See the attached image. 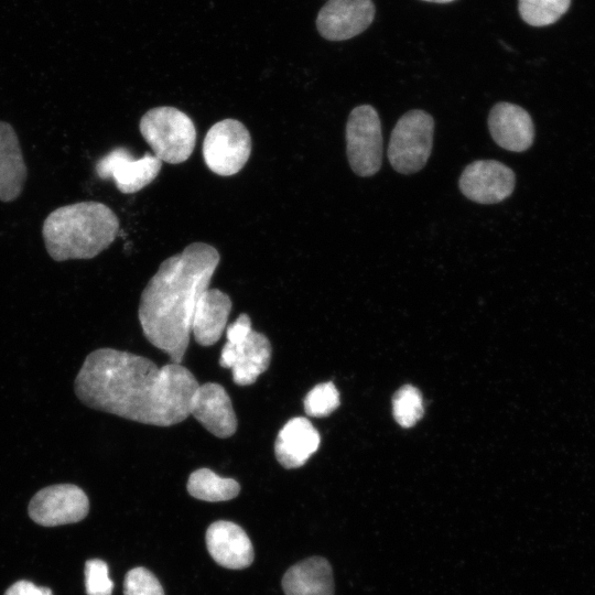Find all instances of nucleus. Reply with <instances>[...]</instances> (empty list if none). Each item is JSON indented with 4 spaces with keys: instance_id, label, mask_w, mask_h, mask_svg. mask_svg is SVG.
Instances as JSON below:
<instances>
[{
    "instance_id": "obj_1",
    "label": "nucleus",
    "mask_w": 595,
    "mask_h": 595,
    "mask_svg": "<svg viewBox=\"0 0 595 595\" xmlns=\"http://www.w3.org/2000/svg\"><path fill=\"white\" fill-rule=\"evenodd\" d=\"M198 385L182 364L159 367L143 356L107 347L86 356L74 391L82 403L94 410L170 426L188 418Z\"/></svg>"
},
{
    "instance_id": "obj_2",
    "label": "nucleus",
    "mask_w": 595,
    "mask_h": 595,
    "mask_svg": "<svg viewBox=\"0 0 595 595\" xmlns=\"http://www.w3.org/2000/svg\"><path fill=\"white\" fill-rule=\"evenodd\" d=\"M219 260L215 247L192 242L165 259L141 293L138 317L143 335L169 355L171 363L183 360L195 306L208 289Z\"/></svg>"
},
{
    "instance_id": "obj_3",
    "label": "nucleus",
    "mask_w": 595,
    "mask_h": 595,
    "mask_svg": "<svg viewBox=\"0 0 595 595\" xmlns=\"http://www.w3.org/2000/svg\"><path fill=\"white\" fill-rule=\"evenodd\" d=\"M119 227L110 207L86 201L50 213L43 221L42 236L48 256L55 261L91 259L113 242Z\"/></svg>"
},
{
    "instance_id": "obj_4",
    "label": "nucleus",
    "mask_w": 595,
    "mask_h": 595,
    "mask_svg": "<svg viewBox=\"0 0 595 595\" xmlns=\"http://www.w3.org/2000/svg\"><path fill=\"white\" fill-rule=\"evenodd\" d=\"M139 130L153 154L162 162L183 163L194 151L195 125L177 108L161 106L149 109L140 119Z\"/></svg>"
},
{
    "instance_id": "obj_5",
    "label": "nucleus",
    "mask_w": 595,
    "mask_h": 595,
    "mask_svg": "<svg viewBox=\"0 0 595 595\" xmlns=\"http://www.w3.org/2000/svg\"><path fill=\"white\" fill-rule=\"evenodd\" d=\"M433 117L421 109L405 112L391 131L388 160L394 171L413 174L422 170L432 151Z\"/></svg>"
},
{
    "instance_id": "obj_6",
    "label": "nucleus",
    "mask_w": 595,
    "mask_h": 595,
    "mask_svg": "<svg viewBox=\"0 0 595 595\" xmlns=\"http://www.w3.org/2000/svg\"><path fill=\"white\" fill-rule=\"evenodd\" d=\"M346 153L355 174H376L382 163V132L377 110L370 105L355 107L346 123Z\"/></svg>"
},
{
    "instance_id": "obj_7",
    "label": "nucleus",
    "mask_w": 595,
    "mask_h": 595,
    "mask_svg": "<svg viewBox=\"0 0 595 595\" xmlns=\"http://www.w3.org/2000/svg\"><path fill=\"white\" fill-rule=\"evenodd\" d=\"M251 136L239 120L227 118L214 123L203 141V159L207 167L217 175L237 174L251 153Z\"/></svg>"
},
{
    "instance_id": "obj_8",
    "label": "nucleus",
    "mask_w": 595,
    "mask_h": 595,
    "mask_svg": "<svg viewBox=\"0 0 595 595\" xmlns=\"http://www.w3.org/2000/svg\"><path fill=\"white\" fill-rule=\"evenodd\" d=\"M88 511L87 495L74 484H56L40 489L28 508L30 518L44 527L78 522Z\"/></svg>"
},
{
    "instance_id": "obj_9",
    "label": "nucleus",
    "mask_w": 595,
    "mask_h": 595,
    "mask_svg": "<svg viewBox=\"0 0 595 595\" xmlns=\"http://www.w3.org/2000/svg\"><path fill=\"white\" fill-rule=\"evenodd\" d=\"M161 167L162 161L154 154L136 159L127 148L117 147L96 162L95 171L99 178L113 180L119 192L133 194L152 183Z\"/></svg>"
},
{
    "instance_id": "obj_10",
    "label": "nucleus",
    "mask_w": 595,
    "mask_h": 595,
    "mask_svg": "<svg viewBox=\"0 0 595 595\" xmlns=\"http://www.w3.org/2000/svg\"><path fill=\"white\" fill-rule=\"evenodd\" d=\"M516 175L496 160H477L462 172L458 187L462 194L478 204H497L508 198L515 188Z\"/></svg>"
},
{
    "instance_id": "obj_11",
    "label": "nucleus",
    "mask_w": 595,
    "mask_h": 595,
    "mask_svg": "<svg viewBox=\"0 0 595 595\" xmlns=\"http://www.w3.org/2000/svg\"><path fill=\"white\" fill-rule=\"evenodd\" d=\"M375 18L371 0H329L320 10L316 26L329 41H343L364 32Z\"/></svg>"
},
{
    "instance_id": "obj_12",
    "label": "nucleus",
    "mask_w": 595,
    "mask_h": 595,
    "mask_svg": "<svg viewBox=\"0 0 595 595\" xmlns=\"http://www.w3.org/2000/svg\"><path fill=\"white\" fill-rule=\"evenodd\" d=\"M193 415L213 435L226 439L237 431V416L231 400L216 382L198 385L190 403Z\"/></svg>"
},
{
    "instance_id": "obj_13",
    "label": "nucleus",
    "mask_w": 595,
    "mask_h": 595,
    "mask_svg": "<svg viewBox=\"0 0 595 595\" xmlns=\"http://www.w3.org/2000/svg\"><path fill=\"white\" fill-rule=\"evenodd\" d=\"M487 123L493 140L505 150L523 152L533 143V121L518 105L497 102L488 115Z\"/></svg>"
},
{
    "instance_id": "obj_14",
    "label": "nucleus",
    "mask_w": 595,
    "mask_h": 595,
    "mask_svg": "<svg viewBox=\"0 0 595 595\" xmlns=\"http://www.w3.org/2000/svg\"><path fill=\"white\" fill-rule=\"evenodd\" d=\"M205 539L210 556L226 569H245L253 561V547L249 537L240 526L231 521L213 522Z\"/></svg>"
},
{
    "instance_id": "obj_15",
    "label": "nucleus",
    "mask_w": 595,
    "mask_h": 595,
    "mask_svg": "<svg viewBox=\"0 0 595 595\" xmlns=\"http://www.w3.org/2000/svg\"><path fill=\"white\" fill-rule=\"evenodd\" d=\"M320 446V434L313 424L302 416L289 420L279 431L274 442V455L284 468L303 466Z\"/></svg>"
},
{
    "instance_id": "obj_16",
    "label": "nucleus",
    "mask_w": 595,
    "mask_h": 595,
    "mask_svg": "<svg viewBox=\"0 0 595 595\" xmlns=\"http://www.w3.org/2000/svg\"><path fill=\"white\" fill-rule=\"evenodd\" d=\"M231 311L228 294L218 289H207L197 301L192 318L191 333L201 346H212L226 331Z\"/></svg>"
},
{
    "instance_id": "obj_17",
    "label": "nucleus",
    "mask_w": 595,
    "mask_h": 595,
    "mask_svg": "<svg viewBox=\"0 0 595 595\" xmlns=\"http://www.w3.org/2000/svg\"><path fill=\"white\" fill-rule=\"evenodd\" d=\"M28 176V169L13 127L0 121V201L17 199Z\"/></svg>"
},
{
    "instance_id": "obj_18",
    "label": "nucleus",
    "mask_w": 595,
    "mask_h": 595,
    "mask_svg": "<svg viewBox=\"0 0 595 595\" xmlns=\"http://www.w3.org/2000/svg\"><path fill=\"white\" fill-rule=\"evenodd\" d=\"M282 588L285 595H334L332 566L321 556L299 562L283 575Z\"/></svg>"
},
{
    "instance_id": "obj_19",
    "label": "nucleus",
    "mask_w": 595,
    "mask_h": 595,
    "mask_svg": "<svg viewBox=\"0 0 595 595\" xmlns=\"http://www.w3.org/2000/svg\"><path fill=\"white\" fill-rule=\"evenodd\" d=\"M234 347L236 361L231 368L232 380L238 386L252 385L270 366V340L262 333L252 329L242 344Z\"/></svg>"
},
{
    "instance_id": "obj_20",
    "label": "nucleus",
    "mask_w": 595,
    "mask_h": 595,
    "mask_svg": "<svg viewBox=\"0 0 595 595\" xmlns=\"http://www.w3.org/2000/svg\"><path fill=\"white\" fill-rule=\"evenodd\" d=\"M187 491L204 501H226L240 493V485L232 478L218 476L209 468L194 470L187 480Z\"/></svg>"
},
{
    "instance_id": "obj_21",
    "label": "nucleus",
    "mask_w": 595,
    "mask_h": 595,
    "mask_svg": "<svg viewBox=\"0 0 595 595\" xmlns=\"http://www.w3.org/2000/svg\"><path fill=\"white\" fill-rule=\"evenodd\" d=\"M571 0H519L523 21L533 26L556 22L569 9Z\"/></svg>"
},
{
    "instance_id": "obj_22",
    "label": "nucleus",
    "mask_w": 595,
    "mask_h": 595,
    "mask_svg": "<svg viewBox=\"0 0 595 595\" xmlns=\"http://www.w3.org/2000/svg\"><path fill=\"white\" fill-rule=\"evenodd\" d=\"M392 412L394 420L403 428L414 425L423 414V400L413 386L401 387L393 396Z\"/></svg>"
},
{
    "instance_id": "obj_23",
    "label": "nucleus",
    "mask_w": 595,
    "mask_h": 595,
    "mask_svg": "<svg viewBox=\"0 0 595 595\" xmlns=\"http://www.w3.org/2000/svg\"><path fill=\"white\" fill-rule=\"evenodd\" d=\"M339 405V393L332 382L315 386L304 398V411L309 416L329 415Z\"/></svg>"
},
{
    "instance_id": "obj_24",
    "label": "nucleus",
    "mask_w": 595,
    "mask_h": 595,
    "mask_svg": "<svg viewBox=\"0 0 595 595\" xmlns=\"http://www.w3.org/2000/svg\"><path fill=\"white\" fill-rule=\"evenodd\" d=\"M123 595H164V591L152 572L139 566L126 574Z\"/></svg>"
},
{
    "instance_id": "obj_25",
    "label": "nucleus",
    "mask_w": 595,
    "mask_h": 595,
    "mask_svg": "<svg viewBox=\"0 0 595 595\" xmlns=\"http://www.w3.org/2000/svg\"><path fill=\"white\" fill-rule=\"evenodd\" d=\"M85 587L87 595H111L113 582L108 574V565L100 559L85 563Z\"/></svg>"
},
{
    "instance_id": "obj_26",
    "label": "nucleus",
    "mask_w": 595,
    "mask_h": 595,
    "mask_svg": "<svg viewBox=\"0 0 595 595\" xmlns=\"http://www.w3.org/2000/svg\"><path fill=\"white\" fill-rule=\"evenodd\" d=\"M251 331V320L248 314L242 313L226 327V343L238 346L246 340Z\"/></svg>"
},
{
    "instance_id": "obj_27",
    "label": "nucleus",
    "mask_w": 595,
    "mask_h": 595,
    "mask_svg": "<svg viewBox=\"0 0 595 595\" xmlns=\"http://www.w3.org/2000/svg\"><path fill=\"white\" fill-rule=\"evenodd\" d=\"M4 595H53L47 587L36 586L30 581L20 580L4 592Z\"/></svg>"
},
{
    "instance_id": "obj_28",
    "label": "nucleus",
    "mask_w": 595,
    "mask_h": 595,
    "mask_svg": "<svg viewBox=\"0 0 595 595\" xmlns=\"http://www.w3.org/2000/svg\"><path fill=\"white\" fill-rule=\"evenodd\" d=\"M424 1L436 2V3H446V2L454 1V0H424Z\"/></svg>"
}]
</instances>
